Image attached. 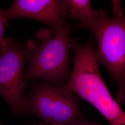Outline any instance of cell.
<instances>
[{"instance_id":"obj_1","label":"cell","mask_w":125,"mask_h":125,"mask_svg":"<svg viewBox=\"0 0 125 125\" xmlns=\"http://www.w3.org/2000/svg\"><path fill=\"white\" fill-rule=\"evenodd\" d=\"M71 26L65 23L54 32L42 28L36 33L39 41L28 40L23 47L29 65L26 80L42 78L54 84H65L71 73L69 68Z\"/></svg>"},{"instance_id":"obj_2","label":"cell","mask_w":125,"mask_h":125,"mask_svg":"<svg viewBox=\"0 0 125 125\" xmlns=\"http://www.w3.org/2000/svg\"><path fill=\"white\" fill-rule=\"evenodd\" d=\"M76 27L88 29L96 42L97 58L110 72L118 91L116 100L121 105L125 102V17L79 21Z\"/></svg>"},{"instance_id":"obj_3","label":"cell","mask_w":125,"mask_h":125,"mask_svg":"<svg viewBox=\"0 0 125 125\" xmlns=\"http://www.w3.org/2000/svg\"><path fill=\"white\" fill-rule=\"evenodd\" d=\"M78 102L65 84H37L27 97V115H34L51 125H80L84 118Z\"/></svg>"},{"instance_id":"obj_4","label":"cell","mask_w":125,"mask_h":125,"mask_svg":"<svg viewBox=\"0 0 125 125\" xmlns=\"http://www.w3.org/2000/svg\"><path fill=\"white\" fill-rule=\"evenodd\" d=\"M26 60L23 47L7 37L5 46L0 51V95L14 116L27 115V83L23 74Z\"/></svg>"},{"instance_id":"obj_5","label":"cell","mask_w":125,"mask_h":125,"mask_svg":"<svg viewBox=\"0 0 125 125\" xmlns=\"http://www.w3.org/2000/svg\"><path fill=\"white\" fill-rule=\"evenodd\" d=\"M66 0H15L4 10L9 22L17 18H30L44 23L55 32L65 23Z\"/></svg>"},{"instance_id":"obj_6","label":"cell","mask_w":125,"mask_h":125,"mask_svg":"<svg viewBox=\"0 0 125 125\" xmlns=\"http://www.w3.org/2000/svg\"><path fill=\"white\" fill-rule=\"evenodd\" d=\"M80 96L91 104L110 125H125V112L114 98L101 75L86 81Z\"/></svg>"},{"instance_id":"obj_7","label":"cell","mask_w":125,"mask_h":125,"mask_svg":"<svg viewBox=\"0 0 125 125\" xmlns=\"http://www.w3.org/2000/svg\"><path fill=\"white\" fill-rule=\"evenodd\" d=\"M66 16L76 19L78 22L108 17L105 11L94 9L89 0H66Z\"/></svg>"},{"instance_id":"obj_8","label":"cell","mask_w":125,"mask_h":125,"mask_svg":"<svg viewBox=\"0 0 125 125\" xmlns=\"http://www.w3.org/2000/svg\"><path fill=\"white\" fill-rule=\"evenodd\" d=\"M8 22L5 16L4 10L0 9V51L4 47L6 43L7 37L5 33Z\"/></svg>"},{"instance_id":"obj_9","label":"cell","mask_w":125,"mask_h":125,"mask_svg":"<svg viewBox=\"0 0 125 125\" xmlns=\"http://www.w3.org/2000/svg\"><path fill=\"white\" fill-rule=\"evenodd\" d=\"M80 125H99L98 124L94 122H91L89 121H88L85 119H83L81 122Z\"/></svg>"},{"instance_id":"obj_10","label":"cell","mask_w":125,"mask_h":125,"mask_svg":"<svg viewBox=\"0 0 125 125\" xmlns=\"http://www.w3.org/2000/svg\"><path fill=\"white\" fill-rule=\"evenodd\" d=\"M45 125V124H39V125Z\"/></svg>"},{"instance_id":"obj_11","label":"cell","mask_w":125,"mask_h":125,"mask_svg":"<svg viewBox=\"0 0 125 125\" xmlns=\"http://www.w3.org/2000/svg\"><path fill=\"white\" fill-rule=\"evenodd\" d=\"M0 125H3V124H0Z\"/></svg>"}]
</instances>
